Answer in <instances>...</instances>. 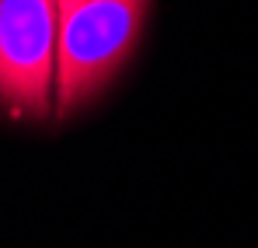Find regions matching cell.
<instances>
[{"mask_svg": "<svg viewBox=\"0 0 258 248\" xmlns=\"http://www.w3.org/2000/svg\"><path fill=\"white\" fill-rule=\"evenodd\" d=\"M150 0H56L52 119L91 109L136 53Z\"/></svg>", "mask_w": 258, "mask_h": 248, "instance_id": "cell-1", "label": "cell"}, {"mask_svg": "<svg viewBox=\"0 0 258 248\" xmlns=\"http://www.w3.org/2000/svg\"><path fill=\"white\" fill-rule=\"evenodd\" d=\"M56 87V0H0V112L49 123Z\"/></svg>", "mask_w": 258, "mask_h": 248, "instance_id": "cell-2", "label": "cell"}]
</instances>
